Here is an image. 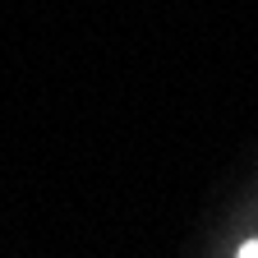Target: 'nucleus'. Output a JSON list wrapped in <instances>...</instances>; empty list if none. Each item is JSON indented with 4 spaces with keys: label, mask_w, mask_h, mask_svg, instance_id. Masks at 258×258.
Returning a JSON list of instances; mask_svg holds the SVG:
<instances>
[{
    "label": "nucleus",
    "mask_w": 258,
    "mask_h": 258,
    "mask_svg": "<svg viewBox=\"0 0 258 258\" xmlns=\"http://www.w3.org/2000/svg\"><path fill=\"white\" fill-rule=\"evenodd\" d=\"M240 253H244V258H258V240H249V244H240Z\"/></svg>",
    "instance_id": "1"
}]
</instances>
